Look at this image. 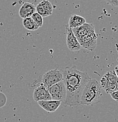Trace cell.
Listing matches in <instances>:
<instances>
[{
    "mask_svg": "<svg viewBox=\"0 0 118 122\" xmlns=\"http://www.w3.org/2000/svg\"><path fill=\"white\" fill-rule=\"evenodd\" d=\"M90 79L87 72L79 71L76 66H67L63 70V81L67 92L65 106L76 107L81 105L82 92Z\"/></svg>",
    "mask_w": 118,
    "mask_h": 122,
    "instance_id": "obj_1",
    "label": "cell"
},
{
    "mask_svg": "<svg viewBox=\"0 0 118 122\" xmlns=\"http://www.w3.org/2000/svg\"><path fill=\"white\" fill-rule=\"evenodd\" d=\"M102 89L101 85L95 79H91L86 84L80 100V104L92 106L98 103L102 96Z\"/></svg>",
    "mask_w": 118,
    "mask_h": 122,
    "instance_id": "obj_2",
    "label": "cell"
},
{
    "mask_svg": "<svg viewBox=\"0 0 118 122\" xmlns=\"http://www.w3.org/2000/svg\"><path fill=\"white\" fill-rule=\"evenodd\" d=\"M63 80V70L59 69H54L44 73L39 76L36 79L34 80L30 84V88L35 89L39 85L43 84L49 88L50 86L58 83Z\"/></svg>",
    "mask_w": 118,
    "mask_h": 122,
    "instance_id": "obj_3",
    "label": "cell"
},
{
    "mask_svg": "<svg viewBox=\"0 0 118 122\" xmlns=\"http://www.w3.org/2000/svg\"><path fill=\"white\" fill-rule=\"evenodd\" d=\"M101 86L106 93L118 91V78L115 71H108L101 78Z\"/></svg>",
    "mask_w": 118,
    "mask_h": 122,
    "instance_id": "obj_4",
    "label": "cell"
},
{
    "mask_svg": "<svg viewBox=\"0 0 118 122\" xmlns=\"http://www.w3.org/2000/svg\"><path fill=\"white\" fill-rule=\"evenodd\" d=\"M49 92L52 100L60 101L64 103L66 99L67 92L63 80L50 86L49 88Z\"/></svg>",
    "mask_w": 118,
    "mask_h": 122,
    "instance_id": "obj_5",
    "label": "cell"
},
{
    "mask_svg": "<svg viewBox=\"0 0 118 122\" xmlns=\"http://www.w3.org/2000/svg\"><path fill=\"white\" fill-rule=\"evenodd\" d=\"M81 48L92 51L95 49L97 42V35L95 32L77 38Z\"/></svg>",
    "mask_w": 118,
    "mask_h": 122,
    "instance_id": "obj_6",
    "label": "cell"
},
{
    "mask_svg": "<svg viewBox=\"0 0 118 122\" xmlns=\"http://www.w3.org/2000/svg\"><path fill=\"white\" fill-rule=\"evenodd\" d=\"M66 44L68 49L71 51H79L81 46L78 42L77 38L73 33V29L67 25L66 26Z\"/></svg>",
    "mask_w": 118,
    "mask_h": 122,
    "instance_id": "obj_7",
    "label": "cell"
},
{
    "mask_svg": "<svg viewBox=\"0 0 118 122\" xmlns=\"http://www.w3.org/2000/svg\"><path fill=\"white\" fill-rule=\"evenodd\" d=\"M33 97L36 102L43 100H52L51 96L49 92V88L43 84L39 85L34 89Z\"/></svg>",
    "mask_w": 118,
    "mask_h": 122,
    "instance_id": "obj_8",
    "label": "cell"
},
{
    "mask_svg": "<svg viewBox=\"0 0 118 122\" xmlns=\"http://www.w3.org/2000/svg\"><path fill=\"white\" fill-rule=\"evenodd\" d=\"M53 11V5L48 0H42L36 7V12L42 17H47L52 15Z\"/></svg>",
    "mask_w": 118,
    "mask_h": 122,
    "instance_id": "obj_9",
    "label": "cell"
},
{
    "mask_svg": "<svg viewBox=\"0 0 118 122\" xmlns=\"http://www.w3.org/2000/svg\"><path fill=\"white\" fill-rule=\"evenodd\" d=\"M39 105L43 109L48 113H53L57 110L61 104V102L57 100H49L39 101L38 102Z\"/></svg>",
    "mask_w": 118,
    "mask_h": 122,
    "instance_id": "obj_10",
    "label": "cell"
},
{
    "mask_svg": "<svg viewBox=\"0 0 118 122\" xmlns=\"http://www.w3.org/2000/svg\"><path fill=\"white\" fill-rule=\"evenodd\" d=\"M35 12H36V7L29 2L24 3L19 10V15L22 19L31 17Z\"/></svg>",
    "mask_w": 118,
    "mask_h": 122,
    "instance_id": "obj_11",
    "label": "cell"
},
{
    "mask_svg": "<svg viewBox=\"0 0 118 122\" xmlns=\"http://www.w3.org/2000/svg\"><path fill=\"white\" fill-rule=\"evenodd\" d=\"M73 31L75 36H76V38H77L84 36L90 33L95 32V26L93 24L85 23L80 27L73 28Z\"/></svg>",
    "mask_w": 118,
    "mask_h": 122,
    "instance_id": "obj_12",
    "label": "cell"
},
{
    "mask_svg": "<svg viewBox=\"0 0 118 122\" xmlns=\"http://www.w3.org/2000/svg\"><path fill=\"white\" fill-rule=\"evenodd\" d=\"M86 23V20L82 16L77 14H71L69 17L68 26L72 29L82 26Z\"/></svg>",
    "mask_w": 118,
    "mask_h": 122,
    "instance_id": "obj_13",
    "label": "cell"
},
{
    "mask_svg": "<svg viewBox=\"0 0 118 122\" xmlns=\"http://www.w3.org/2000/svg\"><path fill=\"white\" fill-rule=\"evenodd\" d=\"M22 24L24 27L28 30H36L39 28L31 17L23 19Z\"/></svg>",
    "mask_w": 118,
    "mask_h": 122,
    "instance_id": "obj_14",
    "label": "cell"
},
{
    "mask_svg": "<svg viewBox=\"0 0 118 122\" xmlns=\"http://www.w3.org/2000/svg\"><path fill=\"white\" fill-rule=\"evenodd\" d=\"M32 18L34 21V22L36 23V25L39 26V28L42 27L43 24V17L40 14L38 13V12H35L31 16Z\"/></svg>",
    "mask_w": 118,
    "mask_h": 122,
    "instance_id": "obj_15",
    "label": "cell"
},
{
    "mask_svg": "<svg viewBox=\"0 0 118 122\" xmlns=\"http://www.w3.org/2000/svg\"><path fill=\"white\" fill-rule=\"evenodd\" d=\"M4 97H5L4 94L0 92V107H2L5 105V103L7 102V98L5 97V98L2 99Z\"/></svg>",
    "mask_w": 118,
    "mask_h": 122,
    "instance_id": "obj_16",
    "label": "cell"
},
{
    "mask_svg": "<svg viewBox=\"0 0 118 122\" xmlns=\"http://www.w3.org/2000/svg\"><path fill=\"white\" fill-rule=\"evenodd\" d=\"M108 4L115 7H118V0H105Z\"/></svg>",
    "mask_w": 118,
    "mask_h": 122,
    "instance_id": "obj_17",
    "label": "cell"
},
{
    "mask_svg": "<svg viewBox=\"0 0 118 122\" xmlns=\"http://www.w3.org/2000/svg\"><path fill=\"white\" fill-rule=\"evenodd\" d=\"M110 95H111L112 98L114 100L118 102V91H115L111 93L110 94Z\"/></svg>",
    "mask_w": 118,
    "mask_h": 122,
    "instance_id": "obj_18",
    "label": "cell"
},
{
    "mask_svg": "<svg viewBox=\"0 0 118 122\" xmlns=\"http://www.w3.org/2000/svg\"><path fill=\"white\" fill-rule=\"evenodd\" d=\"M114 71H115V73H116V76H117L118 78V65L117 66H116V67L115 68V70H114Z\"/></svg>",
    "mask_w": 118,
    "mask_h": 122,
    "instance_id": "obj_19",
    "label": "cell"
}]
</instances>
